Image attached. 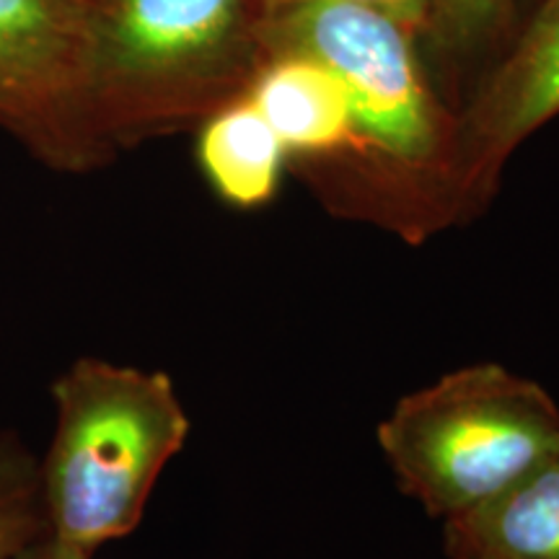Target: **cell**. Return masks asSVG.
Returning a JSON list of instances; mask_svg holds the SVG:
<instances>
[{
    "label": "cell",
    "instance_id": "6da1fadb",
    "mask_svg": "<svg viewBox=\"0 0 559 559\" xmlns=\"http://www.w3.org/2000/svg\"><path fill=\"white\" fill-rule=\"evenodd\" d=\"M417 34L379 9L309 0L270 9L264 58L304 52L337 75L358 132L342 171L319 187L337 215L368 221L407 243L459 226L456 115L432 94L415 52Z\"/></svg>",
    "mask_w": 559,
    "mask_h": 559
},
{
    "label": "cell",
    "instance_id": "7a4b0ae2",
    "mask_svg": "<svg viewBox=\"0 0 559 559\" xmlns=\"http://www.w3.org/2000/svg\"><path fill=\"white\" fill-rule=\"evenodd\" d=\"M264 0H88L86 107L109 160L194 130L264 62Z\"/></svg>",
    "mask_w": 559,
    "mask_h": 559
},
{
    "label": "cell",
    "instance_id": "3957f363",
    "mask_svg": "<svg viewBox=\"0 0 559 559\" xmlns=\"http://www.w3.org/2000/svg\"><path fill=\"white\" fill-rule=\"evenodd\" d=\"M55 432L37 461L47 534L94 551L143 521L192 423L164 370L79 358L52 383Z\"/></svg>",
    "mask_w": 559,
    "mask_h": 559
},
{
    "label": "cell",
    "instance_id": "277c9868",
    "mask_svg": "<svg viewBox=\"0 0 559 559\" xmlns=\"http://www.w3.org/2000/svg\"><path fill=\"white\" fill-rule=\"evenodd\" d=\"M396 485L440 523L477 513L559 443L551 394L500 362H477L404 394L381 419Z\"/></svg>",
    "mask_w": 559,
    "mask_h": 559
},
{
    "label": "cell",
    "instance_id": "5b68a950",
    "mask_svg": "<svg viewBox=\"0 0 559 559\" xmlns=\"http://www.w3.org/2000/svg\"><path fill=\"white\" fill-rule=\"evenodd\" d=\"M88 0H0V130L62 174L109 164L86 107Z\"/></svg>",
    "mask_w": 559,
    "mask_h": 559
},
{
    "label": "cell",
    "instance_id": "8992f818",
    "mask_svg": "<svg viewBox=\"0 0 559 559\" xmlns=\"http://www.w3.org/2000/svg\"><path fill=\"white\" fill-rule=\"evenodd\" d=\"M559 117V0H544L526 32L456 115L461 221L481 213L502 166L536 130Z\"/></svg>",
    "mask_w": 559,
    "mask_h": 559
},
{
    "label": "cell",
    "instance_id": "52a82bcc",
    "mask_svg": "<svg viewBox=\"0 0 559 559\" xmlns=\"http://www.w3.org/2000/svg\"><path fill=\"white\" fill-rule=\"evenodd\" d=\"M243 96L262 111L280 143L324 187L358 148L349 99L324 62L304 52H272L257 68Z\"/></svg>",
    "mask_w": 559,
    "mask_h": 559
},
{
    "label": "cell",
    "instance_id": "ba28073f",
    "mask_svg": "<svg viewBox=\"0 0 559 559\" xmlns=\"http://www.w3.org/2000/svg\"><path fill=\"white\" fill-rule=\"evenodd\" d=\"M194 158L215 198L234 210H262L277 198L288 151L260 109L239 94L194 128Z\"/></svg>",
    "mask_w": 559,
    "mask_h": 559
},
{
    "label": "cell",
    "instance_id": "9c48e42d",
    "mask_svg": "<svg viewBox=\"0 0 559 559\" xmlns=\"http://www.w3.org/2000/svg\"><path fill=\"white\" fill-rule=\"evenodd\" d=\"M443 534L510 559H559V443L498 500L443 523Z\"/></svg>",
    "mask_w": 559,
    "mask_h": 559
},
{
    "label": "cell",
    "instance_id": "30bf717a",
    "mask_svg": "<svg viewBox=\"0 0 559 559\" xmlns=\"http://www.w3.org/2000/svg\"><path fill=\"white\" fill-rule=\"evenodd\" d=\"M45 531L37 459L16 432L0 430V559H13Z\"/></svg>",
    "mask_w": 559,
    "mask_h": 559
},
{
    "label": "cell",
    "instance_id": "8fae6325",
    "mask_svg": "<svg viewBox=\"0 0 559 559\" xmlns=\"http://www.w3.org/2000/svg\"><path fill=\"white\" fill-rule=\"evenodd\" d=\"M513 0H430L428 32L445 50L464 52L500 26Z\"/></svg>",
    "mask_w": 559,
    "mask_h": 559
},
{
    "label": "cell",
    "instance_id": "7c38bea8",
    "mask_svg": "<svg viewBox=\"0 0 559 559\" xmlns=\"http://www.w3.org/2000/svg\"><path fill=\"white\" fill-rule=\"evenodd\" d=\"M293 3H309V0H264V13L270 9H280V5ZM345 3H360L370 5V9H379L383 13H389V16L400 19L402 24L415 34L428 32L430 0H345Z\"/></svg>",
    "mask_w": 559,
    "mask_h": 559
},
{
    "label": "cell",
    "instance_id": "4fadbf2b",
    "mask_svg": "<svg viewBox=\"0 0 559 559\" xmlns=\"http://www.w3.org/2000/svg\"><path fill=\"white\" fill-rule=\"evenodd\" d=\"M13 559H91V555L70 547V544L58 542L52 534L45 531V534L37 536L32 544H26Z\"/></svg>",
    "mask_w": 559,
    "mask_h": 559
},
{
    "label": "cell",
    "instance_id": "5bb4252c",
    "mask_svg": "<svg viewBox=\"0 0 559 559\" xmlns=\"http://www.w3.org/2000/svg\"><path fill=\"white\" fill-rule=\"evenodd\" d=\"M443 547H445V555H449V559H510L506 555H498V551L479 547V544L464 542V539H459V536H451V534H443Z\"/></svg>",
    "mask_w": 559,
    "mask_h": 559
}]
</instances>
